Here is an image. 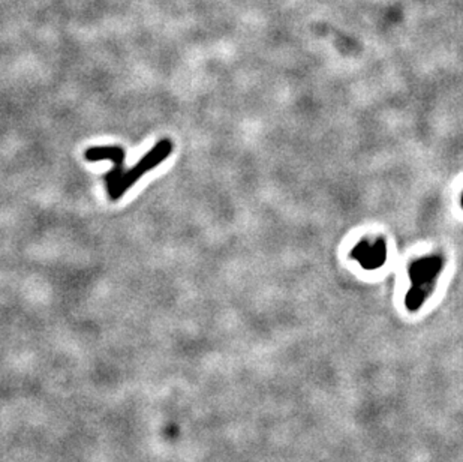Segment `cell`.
Segmentation results:
<instances>
[{
  "mask_svg": "<svg viewBox=\"0 0 463 462\" xmlns=\"http://www.w3.org/2000/svg\"><path fill=\"white\" fill-rule=\"evenodd\" d=\"M443 259L436 257V255L435 257H426L412 264L409 272L412 287L405 299L409 311L420 309L424 300L432 295L436 278L443 271Z\"/></svg>",
  "mask_w": 463,
  "mask_h": 462,
  "instance_id": "obj_1",
  "label": "cell"
},
{
  "mask_svg": "<svg viewBox=\"0 0 463 462\" xmlns=\"http://www.w3.org/2000/svg\"><path fill=\"white\" fill-rule=\"evenodd\" d=\"M172 152H173V143L169 140H161L148 155H144L141 158L136 167H132L131 170H128V172L124 173V176H121V179L119 182L114 196L109 200H113V201L120 200L129 188H132L133 185H136V182L141 176H144L145 173L150 172L152 168L162 164L167 160V158L172 155Z\"/></svg>",
  "mask_w": 463,
  "mask_h": 462,
  "instance_id": "obj_2",
  "label": "cell"
},
{
  "mask_svg": "<svg viewBox=\"0 0 463 462\" xmlns=\"http://www.w3.org/2000/svg\"><path fill=\"white\" fill-rule=\"evenodd\" d=\"M86 160L90 162L112 161L114 165H124L125 150L119 146H102V148H90L86 150Z\"/></svg>",
  "mask_w": 463,
  "mask_h": 462,
  "instance_id": "obj_4",
  "label": "cell"
},
{
  "mask_svg": "<svg viewBox=\"0 0 463 462\" xmlns=\"http://www.w3.org/2000/svg\"><path fill=\"white\" fill-rule=\"evenodd\" d=\"M385 243L384 240H363L360 245H357L352 251V257H354L363 267L366 269H376L385 261Z\"/></svg>",
  "mask_w": 463,
  "mask_h": 462,
  "instance_id": "obj_3",
  "label": "cell"
},
{
  "mask_svg": "<svg viewBox=\"0 0 463 462\" xmlns=\"http://www.w3.org/2000/svg\"><path fill=\"white\" fill-rule=\"evenodd\" d=\"M462 206H463V199H462Z\"/></svg>",
  "mask_w": 463,
  "mask_h": 462,
  "instance_id": "obj_5",
  "label": "cell"
}]
</instances>
